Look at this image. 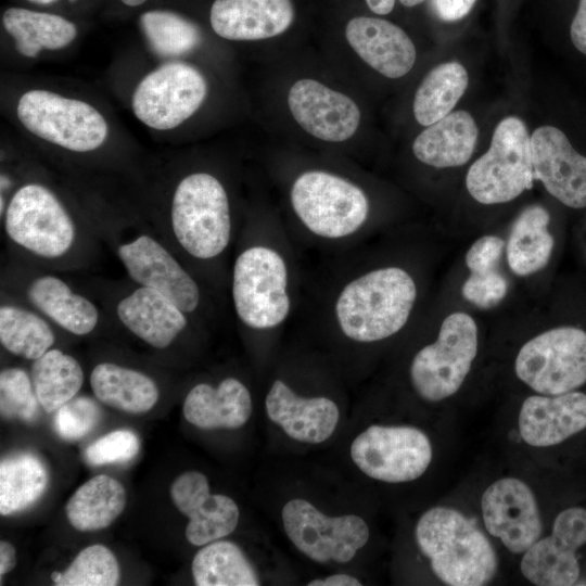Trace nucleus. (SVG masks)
Here are the masks:
<instances>
[{
	"instance_id": "f257e3e1",
	"label": "nucleus",
	"mask_w": 586,
	"mask_h": 586,
	"mask_svg": "<svg viewBox=\"0 0 586 586\" xmlns=\"http://www.w3.org/2000/svg\"><path fill=\"white\" fill-rule=\"evenodd\" d=\"M417 298L411 276L399 267L368 271L340 291L336 323L349 340L371 343L397 333L408 321Z\"/></svg>"
},
{
	"instance_id": "f03ea898",
	"label": "nucleus",
	"mask_w": 586,
	"mask_h": 586,
	"mask_svg": "<svg viewBox=\"0 0 586 586\" xmlns=\"http://www.w3.org/2000/svg\"><path fill=\"white\" fill-rule=\"evenodd\" d=\"M415 534L433 573L447 585L482 586L497 572L492 544L458 510L434 507L425 511Z\"/></svg>"
},
{
	"instance_id": "7ed1b4c3",
	"label": "nucleus",
	"mask_w": 586,
	"mask_h": 586,
	"mask_svg": "<svg viewBox=\"0 0 586 586\" xmlns=\"http://www.w3.org/2000/svg\"><path fill=\"white\" fill-rule=\"evenodd\" d=\"M169 229L174 241L190 257H219L232 234L230 203L222 183L205 171L184 176L173 192Z\"/></svg>"
},
{
	"instance_id": "20e7f679",
	"label": "nucleus",
	"mask_w": 586,
	"mask_h": 586,
	"mask_svg": "<svg viewBox=\"0 0 586 586\" xmlns=\"http://www.w3.org/2000/svg\"><path fill=\"white\" fill-rule=\"evenodd\" d=\"M2 218L10 242L39 259H63L78 243L80 232L73 215L59 196L40 182L18 187Z\"/></svg>"
},
{
	"instance_id": "39448f33",
	"label": "nucleus",
	"mask_w": 586,
	"mask_h": 586,
	"mask_svg": "<svg viewBox=\"0 0 586 586\" xmlns=\"http://www.w3.org/2000/svg\"><path fill=\"white\" fill-rule=\"evenodd\" d=\"M289 272L275 249L255 244L237 256L231 277V296L239 320L254 330L280 326L291 310Z\"/></svg>"
},
{
	"instance_id": "423d86ee",
	"label": "nucleus",
	"mask_w": 586,
	"mask_h": 586,
	"mask_svg": "<svg viewBox=\"0 0 586 586\" xmlns=\"http://www.w3.org/2000/svg\"><path fill=\"white\" fill-rule=\"evenodd\" d=\"M292 208L313 234L337 240L357 232L366 222L369 202L351 181L322 170L300 175L292 184Z\"/></svg>"
},
{
	"instance_id": "0eeeda50",
	"label": "nucleus",
	"mask_w": 586,
	"mask_h": 586,
	"mask_svg": "<svg viewBox=\"0 0 586 586\" xmlns=\"http://www.w3.org/2000/svg\"><path fill=\"white\" fill-rule=\"evenodd\" d=\"M16 115L33 135L72 152L99 149L109 132L105 118L91 104L42 89L23 93Z\"/></svg>"
},
{
	"instance_id": "6e6552de",
	"label": "nucleus",
	"mask_w": 586,
	"mask_h": 586,
	"mask_svg": "<svg viewBox=\"0 0 586 586\" xmlns=\"http://www.w3.org/2000/svg\"><path fill=\"white\" fill-rule=\"evenodd\" d=\"M531 137L513 116L496 127L488 151L469 168L466 184L482 204L506 203L528 190L534 181Z\"/></svg>"
},
{
	"instance_id": "1a4fd4ad",
	"label": "nucleus",
	"mask_w": 586,
	"mask_h": 586,
	"mask_svg": "<svg viewBox=\"0 0 586 586\" xmlns=\"http://www.w3.org/2000/svg\"><path fill=\"white\" fill-rule=\"evenodd\" d=\"M477 353V327L471 316H447L437 340L421 348L410 366V380L417 394L438 402L455 394L462 385Z\"/></svg>"
},
{
	"instance_id": "9d476101",
	"label": "nucleus",
	"mask_w": 586,
	"mask_h": 586,
	"mask_svg": "<svg viewBox=\"0 0 586 586\" xmlns=\"http://www.w3.org/2000/svg\"><path fill=\"white\" fill-rule=\"evenodd\" d=\"M518 378L543 395H559L586 383V332L575 327L545 331L515 358Z\"/></svg>"
},
{
	"instance_id": "9b49d317",
	"label": "nucleus",
	"mask_w": 586,
	"mask_h": 586,
	"mask_svg": "<svg viewBox=\"0 0 586 586\" xmlns=\"http://www.w3.org/2000/svg\"><path fill=\"white\" fill-rule=\"evenodd\" d=\"M281 519L292 544L318 563L349 562L370 536L360 517H329L302 498L289 500L282 508Z\"/></svg>"
},
{
	"instance_id": "f8f14e48",
	"label": "nucleus",
	"mask_w": 586,
	"mask_h": 586,
	"mask_svg": "<svg viewBox=\"0 0 586 586\" xmlns=\"http://www.w3.org/2000/svg\"><path fill=\"white\" fill-rule=\"evenodd\" d=\"M207 84L191 64L169 62L146 74L137 85L131 107L136 117L155 130H170L202 105Z\"/></svg>"
},
{
	"instance_id": "ddd939ff",
	"label": "nucleus",
	"mask_w": 586,
	"mask_h": 586,
	"mask_svg": "<svg viewBox=\"0 0 586 586\" xmlns=\"http://www.w3.org/2000/svg\"><path fill=\"white\" fill-rule=\"evenodd\" d=\"M114 251L128 277L137 284L154 289L175 302L188 315L201 304L199 283L174 253L151 232L120 230Z\"/></svg>"
},
{
	"instance_id": "4468645a",
	"label": "nucleus",
	"mask_w": 586,
	"mask_h": 586,
	"mask_svg": "<svg viewBox=\"0 0 586 586\" xmlns=\"http://www.w3.org/2000/svg\"><path fill=\"white\" fill-rule=\"evenodd\" d=\"M349 453L361 472L386 483L413 481L432 460L429 437L413 426L370 425L355 437Z\"/></svg>"
},
{
	"instance_id": "2eb2a0df",
	"label": "nucleus",
	"mask_w": 586,
	"mask_h": 586,
	"mask_svg": "<svg viewBox=\"0 0 586 586\" xmlns=\"http://www.w3.org/2000/svg\"><path fill=\"white\" fill-rule=\"evenodd\" d=\"M586 544V509L560 512L548 537L536 540L521 560L522 574L538 586H570L579 576L576 550Z\"/></svg>"
},
{
	"instance_id": "dca6fc26",
	"label": "nucleus",
	"mask_w": 586,
	"mask_h": 586,
	"mask_svg": "<svg viewBox=\"0 0 586 586\" xmlns=\"http://www.w3.org/2000/svg\"><path fill=\"white\" fill-rule=\"evenodd\" d=\"M481 508L487 532L512 553L525 552L542 535L535 496L519 479L505 477L488 486Z\"/></svg>"
},
{
	"instance_id": "f3484780",
	"label": "nucleus",
	"mask_w": 586,
	"mask_h": 586,
	"mask_svg": "<svg viewBox=\"0 0 586 586\" xmlns=\"http://www.w3.org/2000/svg\"><path fill=\"white\" fill-rule=\"evenodd\" d=\"M175 507L189 519L186 538L193 546H204L230 535L240 519L235 501L222 494H211L207 477L187 471L169 488Z\"/></svg>"
},
{
	"instance_id": "a211bd4d",
	"label": "nucleus",
	"mask_w": 586,
	"mask_h": 586,
	"mask_svg": "<svg viewBox=\"0 0 586 586\" xmlns=\"http://www.w3.org/2000/svg\"><path fill=\"white\" fill-rule=\"evenodd\" d=\"M534 179L562 204L586 207V157L553 126H542L531 137Z\"/></svg>"
},
{
	"instance_id": "6ab92c4d",
	"label": "nucleus",
	"mask_w": 586,
	"mask_h": 586,
	"mask_svg": "<svg viewBox=\"0 0 586 586\" xmlns=\"http://www.w3.org/2000/svg\"><path fill=\"white\" fill-rule=\"evenodd\" d=\"M288 104L296 123L323 141H345L360 123V111L349 97L314 79L296 81L289 91Z\"/></svg>"
},
{
	"instance_id": "aec40b11",
	"label": "nucleus",
	"mask_w": 586,
	"mask_h": 586,
	"mask_svg": "<svg viewBox=\"0 0 586 586\" xmlns=\"http://www.w3.org/2000/svg\"><path fill=\"white\" fill-rule=\"evenodd\" d=\"M117 320L145 344L164 349L188 328L189 318L165 294L136 285L115 305Z\"/></svg>"
},
{
	"instance_id": "412c9836",
	"label": "nucleus",
	"mask_w": 586,
	"mask_h": 586,
	"mask_svg": "<svg viewBox=\"0 0 586 586\" xmlns=\"http://www.w3.org/2000/svg\"><path fill=\"white\" fill-rule=\"evenodd\" d=\"M265 408L273 423L289 437L302 443L319 444L327 441L340 419V410L332 399L298 396L281 380L271 384Z\"/></svg>"
},
{
	"instance_id": "4be33fe9",
	"label": "nucleus",
	"mask_w": 586,
	"mask_h": 586,
	"mask_svg": "<svg viewBox=\"0 0 586 586\" xmlns=\"http://www.w3.org/2000/svg\"><path fill=\"white\" fill-rule=\"evenodd\" d=\"M586 429V394L527 397L519 413V431L524 442L535 447L562 443Z\"/></svg>"
},
{
	"instance_id": "5701e85b",
	"label": "nucleus",
	"mask_w": 586,
	"mask_h": 586,
	"mask_svg": "<svg viewBox=\"0 0 586 586\" xmlns=\"http://www.w3.org/2000/svg\"><path fill=\"white\" fill-rule=\"evenodd\" d=\"M353 50L368 65L388 78H399L412 68L416 48L397 25L382 18L357 16L345 28Z\"/></svg>"
},
{
	"instance_id": "b1692460",
	"label": "nucleus",
	"mask_w": 586,
	"mask_h": 586,
	"mask_svg": "<svg viewBox=\"0 0 586 586\" xmlns=\"http://www.w3.org/2000/svg\"><path fill=\"white\" fill-rule=\"evenodd\" d=\"M23 295L27 305L77 336L93 332L101 320L98 306L56 275L30 276L24 282Z\"/></svg>"
},
{
	"instance_id": "393cba45",
	"label": "nucleus",
	"mask_w": 586,
	"mask_h": 586,
	"mask_svg": "<svg viewBox=\"0 0 586 586\" xmlns=\"http://www.w3.org/2000/svg\"><path fill=\"white\" fill-rule=\"evenodd\" d=\"M294 18L291 0H215L209 21L228 40H262L284 33Z\"/></svg>"
},
{
	"instance_id": "a878e982",
	"label": "nucleus",
	"mask_w": 586,
	"mask_h": 586,
	"mask_svg": "<svg viewBox=\"0 0 586 586\" xmlns=\"http://www.w3.org/2000/svg\"><path fill=\"white\" fill-rule=\"evenodd\" d=\"M182 412L188 422L202 430H235L251 417V393L235 378H226L216 386L199 383L187 394Z\"/></svg>"
},
{
	"instance_id": "bb28decb",
	"label": "nucleus",
	"mask_w": 586,
	"mask_h": 586,
	"mask_svg": "<svg viewBox=\"0 0 586 586\" xmlns=\"http://www.w3.org/2000/svg\"><path fill=\"white\" fill-rule=\"evenodd\" d=\"M477 140V127L466 111L449 113L428 126L413 141L415 156L422 163L437 167L466 164Z\"/></svg>"
},
{
	"instance_id": "cd10ccee",
	"label": "nucleus",
	"mask_w": 586,
	"mask_h": 586,
	"mask_svg": "<svg viewBox=\"0 0 586 586\" xmlns=\"http://www.w3.org/2000/svg\"><path fill=\"white\" fill-rule=\"evenodd\" d=\"M90 385L99 402L127 413L148 412L160 398L152 378L114 362L98 364L90 373Z\"/></svg>"
},
{
	"instance_id": "c85d7f7f",
	"label": "nucleus",
	"mask_w": 586,
	"mask_h": 586,
	"mask_svg": "<svg viewBox=\"0 0 586 586\" xmlns=\"http://www.w3.org/2000/svg\"><path fill=\"white\" fill-rule=\"evenodd\" d=\"M550 215L540 205L524 208L514 219L506 247L510 269L517 276L535 273L548 264L553 237L548 231Z\"/></svg>"
},
{
	"instance_id": "c756f323",
	"label": "nucleus",
	"mask_w": 586,
	"mask_h": 586,
	"mask_svg": "<svg viewBox=\"0 0 586 586\" xmlns=\"http://www.w3.org/2000/svg\"><path fill=\"white\" fill-rule=\"evenodd\" d=\"M126 491L117 480L100 474L79 486L65 506L71 525L80 532L109 527L126 507Z\"/></svg>"
},
{
	"instance_id": "7c9ffc66",
	"label": "nucleus",
	"mask_w": 586,
	"mask_h": 586,
	"mask_svg": "<svg viewBox=\"0 0 586 586\" xmlns=\"http://www.w3.org/2000/svg\"><path fill=\"white\" fill-rule=\"evenodd\" d=\"M2 24L14 39L15 49L27 58H35L42 50L65 48L77 36V28L71 21L24 8L8 9Z\"/></svg>"
},
{
	"instance_id": "2f4dec72",
	"label": "nucleus",
	"mask_w": 586,
	"mask_h": 586,
	"mask_svg": "<svg viewBox=\"0 0 586 586\" xmlns=\"http://www.w3.org/2000/svg\"><path fill=\"white\" fill-rule=\"evenodd\" d=\"M0 343L12 355L35 360L52 348L51 321L27 304L3 301L0 305Z\"/></svg>"
},
{
	"instance_id": "473e14b6",
	"label": "nucleus",
	"mask_w": 586,
	"mask_h": 586,
	"mask_svg": "<svg viewBox=\"0 0 586 586\" xmlns=\"http://www.w3.org/2000/svg\"><path fill=\"white\" fill-rule=\"evenodd\" d=\"M192 575L198 586H257L255 568L242 549L229 540H214L193 557Z\"/></svg>"
},
{
	"instance_id": "72a5a7b5",
	"label": "nucleus",
	"mask_w": 586,
	"mask_h": 586,
	"mask_svg": "<svg viewBox=\"0 0 586 586\" xmlns=\"http://www.w3.org/2000/svg\"><path fill=\"white\" fill-rule=\"evenodd\" d=\"M49 484L43 461L33 453H18L0 462V514L10 515L35 504Z\"/></svg>"
},
{
	"instance_id": "f704fd0d",
	"label": "nucleus",
	"mask_w": 586,
	"mask_h": 586,
	"mask_svg": "<svg viewBox=\"0 0 586 586\" xmlns=\"http://www.w3.org/2000/svg\"><path fill=\"white\" fill-rule=\"evenodd\" d=\"M30 377L41 408L56 411L74 398L84 383L79 361L59 348H50L33 360Z\"/></svg>"
},
{
	"instance_id": "c9c22d12",
	"label": "nucleus",
	"mask_w": 586,
	"mask_h": 586,
	"mask_svg": "<svg viewBox=\"0 0 586 586\" xmlns=\"http://www.w3.org/2000/svg\"><path fill=\"white\" fill-rule=\"evenodd\" d=\"M468 73L457 62L434 67L422 80L413 99V115L430 126L450 113L468 87Z\"/></svg>"
},
{
	"instance_id": "e433bc0d",
	"label": "nucleus",
	"mask_w": 586,
	"mask_h": 586,
	"mask_svg": "<svg viewBox=\"0 0 586 586\" xmlns=\"http://www.w3.org/2000/svg\"><path fill=\"white\" fill-rule=\"evenodd\" d=\"M140 24L151 48L162 56L191 52L202 40L194 23L170 11H148L141 15Z\"/></svg>"
},
{
	"instance_id": "4c0bfd02",
	"label": "nucleus",
	"mask_w": 586,
	"mask_h": 586,
	"mask_svg": "<svg viewBox=\"0 0 586 586\" xmlns=\"http://www.w3.org/2000/svg\"><path fill=\"white\" fill-rule=\"evenodd\" d=\"M58 586H114L119 581V565L114 553L104 545L82 549L64 572H53Z\"/></svg>"
},
{
	"instance_id": "58836bf2",
	"label": "nucleus",
	"mask_w": 586,
	"mask_h": 586,
	"mask_svg": "<svg viewBox=\"0 0 586 586\" xmlns=\"http://www.w3.org/2000/svg\"><path fill=\"white\" fill-rule=\"evenodd\" d=\"M39 406L31 377L24 369L1 370L0 411L3 418L31 422L39 415Z\"/></svg>"
},
{
	"instance_id": "ea45409f",
	"label": "nucleus",
	"mask_w": 586,
	"mask_h": 586,
	"mask_svg": "<svg viewBox=\"0 0 586 586\" xmlns=\"http://www.w3.org/2000/svg\"><path fill=\"white\" fill-rule=\"evenodd\" d=\"M100 418L101 411L97 403L87 396H79L72 398L56 410L54 426L61 437L75 441L90 433Z\"/></svg>"
},
{
	"instance_id": "a19ab883",
	"label": "nucleus",
	"mask_w": 586,
	"mask_h": 586,
	"mask_svg": "<svg viewBox=\"0 0 586 586\" xmlns=\"http://www.w3.org/2000/svg\"><path fill=\"white\" fill-rule=\"evenodd\" d=\"M140 448L137 434L120 429L110 432L91 443L85 450V459L92 466L126 462L133 459Z\"/></svg>"
},
{
	"instance_id": "79ce46f5",
	"label": "nucleus",
	"mask_w": 586,
	"mask_h": 586,
	"mask_svg": "<svg viewBox=\"0 0 586 586\" xmlns=\"http://www.w3.org/2000/svg\"><path fill=\"white\" fill-rule=\"evenodd\" d=\"M507 291V279L498 270L471 273L461 289L462 296L482 309L498 305L505 298Z\"/></svg>"
},
{
	"instance_id": "37998d69",
	"label": "nucleus",
	"mask_w": 586,
	"mask_h": 586,
	"mask_svg": "<svg viewBox=\"0 0 586 586\" xmlns=\"http://www.w3.org/2000/svg\"><path fill=\"white\" fill-rule=\"evenodd\" d=\"M505 242L496 235H484L477 239L466 254V265L471 273H484L498 270V263Z\"/></svg>"
},
{
	"instance_id": "c03bdc74",
	"label": "nucleus",
	"mask_w": 586,
	"mask_h": 586,
	"mask_svg": "<svg viewBox=\"0 0 586 586\" xmlns=\"http://www.w3.org/2000/svg\"><path fill=\"white\" fill-rule=\"evenodd\" d=\"M475 0H432L436 15L446 22H455L466 16Z\"/></svg>"
},
{
	"instance_id": "a18cd8bd",
	"label": "nucleus",
	"mask_w": 586,
	"mask_h": 586,
	"mask_svg": "<svg viewBox=\"0 0 586 586\" xmlns=\"http://www.w3.org/2000/svg\"><path fill=\"white\" fill-rule=\"evenodd\" d=\"M571 39L575 48L586 54V0H579L571 24Z\"/></svg>"
},
{
	"instance_id": "49530a36",
	"label": "nucleus",
	"mask_w": 586,
	"mask_h": 586,
	"mask_svg": "<svg viewBox=\"0 0 586 586\" xmlns=\"http://www.w3.org/2000/svg\"><path fill=\"white\" fill-rule=\"evenodd\" d=\"M308 586H360L359 579L346 573H337L324 578L313 579Z\"/></svg>"
},
{
	"instance_id": "de8ad7c7",
	"label": "nucleus",
	"mask_w": 586,
	"mask_h": 586,
	"mask_svg": "<svg viewBox=\"0 0 586 586\" xmlns=\"http://www.w3.org/2000/svg\"><path fill=\"white\" fill-rule=\"evenodd\" d=\"M16 565L15 548L7 540L0 542V577L12 571Z\"/></svg>"
},
{
	"instance_id": "09e8293b",
	"label": "nucleus",
	"mask_w": 586,
	"mask_h": 586,
	"mask_svg": "<svg viewBox=\"0 0 586 586\" xmlns=\"http://www.w3.org/2000/svg\"><path fill=\"white\" fill-rule=\"evenodd\" d=\"M368 8L377 14L390 13L395 4V0H366Z\"/></svg>"
},
{
	"instance_id": "8fccbe9b",
	"label": "nucleus",
	"mask_w": 586,
	"mask_h": 586,
	"mask_svg": "<svg viewBox=\"0 0 586 586\" xmlns=\"http://www.w3.org/2000/svg\"><path fill=\"white\" fill-rule=\"evenodd\" d=\"M124 4L129 7H138L144 3L146 0H120Z\"/></svg>"
},
{
	"instance_id": "3c124183",
	"label": "nucleus",
	"mask_w": 586,
	"mask_h": 586,
	"mask_svg": "<svg viewBox=\"0 0 586 586\" xmlns=\"http://www.w3.org/2000/svg\"><path fill=\"white\" fill-rule=\"evenodd\" d=\"M405 7H415L423 2L424 0H399Z\"/></svg>"
},
{
	"instance_id": "603ef678",
	"label": "nucleus",
	"mask_w": 586,
	"mask_h": 586,
	"mask_svg": "<svg viewBox=\"0 0 586 586\" xmlns=\"http://www.w3.org/2000/svg\"><path fill=\"white\" fill-rule=\"evenodd\" d=\"M33 2H36V3H40V4H48V3H51L55 0H30Z\"/></svg>"
}]
</instances>
